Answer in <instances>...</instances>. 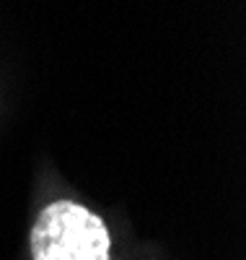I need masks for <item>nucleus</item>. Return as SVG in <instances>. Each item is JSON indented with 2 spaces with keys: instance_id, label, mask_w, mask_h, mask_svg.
<instances>
[{
  "instance_id": "obj_1",
  "label": "nucleus",
  "mask_w": 246,
  "mask_h": 260,
  "mask_svg": "<svg viewBox=\"0 0 246 260\" xmlns=\"http://www.w3.org/2000/svg\"><path fill=\"white\" fill-rule=\"evenodd\" d=\"M109 247L104 219L73 201L50 203L31 229L34 260H111Z\"/></svg>"
}]
</instances>
